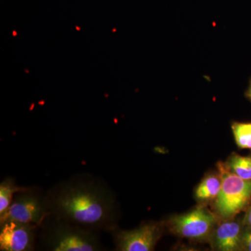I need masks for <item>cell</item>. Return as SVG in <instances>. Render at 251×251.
<instances>
[{"instance_id": "1", "label": "cell", "mask_w": 251, "mask_h": 251, "mask_svg": "<svg viewBox=\"0 0 251 251\" xmlns=\"http://www.w3.org/2000/svg\"><path fill=\"white\" fill-rule=\"evenodd\" d=\"M50 215L94 232L116 228L117 201L103 180L80 174L47 192Z\"/></svg>"}, {"instance_id": "2", "label": "cell", "mask_w": 251, "mask_h": 251, "mask_svg": "<svg viewBox=\"0 0 251 251\" xmlns=\"http://www.w3.org/2000/svg\"><path fill=\"white\" fill-rule=\"evenodd\" d=\"M41 244L51 251H99L98 232L49 215L41 225Z\"/></svg>"}, {"instance_id": "3", "label": "cell", "mask_w": 251, "mask_h": 251, "mask_svg": "<svg viewBox=\"0 0 251 251\" xmlns=\"http://www.w3.org/2000/svg\"><path fill=\"white\" fill-rule=\"evenodd\" d=\"M222 187L213 202L214 211L221 220L235 218L251 204V180H244L229 172L224 162L217 163Z\"/></svg>"}, {"instance_id": "4", "label": "cell", "mask_w": 251, "mask_h": 251, "mask_svg": "<svg viewBox=\"0 0 251 251\" xmlns=\"http://www.w3.org/2000/svg\"><path fill=\"white\" fill-rule=\"evenodd\" d=\"M50 215L47 193L36 187H25L14 196L7 210L0 215V224L8 221L41 225Z\"/></svg>"}, {"instance_id": "5", "label": "cell", "mask_w": 251, "mask_h": 251, "mask_svg": "<svg viewBox=\"0 0 251 251\" xmlns=\"http://www.w3.org/2000/svg\"><path fill=\"white\" fill-rule=\"evenodd\" d=\"M220 221L221 219L214 211L204 205H200L186 214L173 216L168 220L167 226L178 237L204 242L209 241Z\"/></svg>"}, {"instance_id": "6", "label": "cell", "mask_w": 251, "mask_h": 251, "mask_svg": "<svg viewBox=\"0 0 251 251\" xmlns=\"http://www.w3.org/2000/svg\"><path fill=\"white\" fill-rule=\"evenodd\" d=\"M164 227L163 222L151 221L130 230H122L117 227L110 232L117 251H151L161 239Z\"/></svg>"}, {"instance_id": "7", "label": "cell", "mask_w": 251, "mask_h": 251, "mask_svg": "<svg viewBox=\"0 0 251 251\" xmlns=\"http://www.w3.org/2000/svg\"><path fill=\"white\" fill-rule=\"evenodd\" d=\"M37 225L8 221L0 224V250L31 251L35 249Z\"/></svg>"}, {"instance_id": "8", "label": "cell", "mask_w": 251, "mask_h": 251, "mask_svg": "<svg viewBox=\"0 0 251 251\" xmlns=\"http://www.w3.org/2000/svg\"><path fill=\"white\" fill-rule=\"evenodd\" d=\"M242 221L234 219L221 220L213 231L209 241L214 250L242 251Z\"/></svg>"}, {"instance_id": "9", "label": "cell", "mask_w": 251, "mask_h": 251, "mask_svg": "<svg viewBox=\"0 0 251 251\" xmlns=\"http://www.w3.org/2000/svg\"><path fill=\"white\" fill-rule=\"evenodd\" d=\"M222 187V178L218 174H209L203 178L195 191V197L199 202H214Z\"/></svg>"}, {"instance_id": "10", "label": "cell", "mask_w": 251, "mask_h": 251, "mask_svg": "<svg viewBox=\"0 0 251 251\" xmlns=\"http://www.w3.org/2000/svg\"><path fill=\"white\" fill-rule=\"evenodd\" d=\"M224 163L231 173L243 179L251 180V155L243 156L232 153Z\"/></svg>"}, {"instance_id": "11", "label": "cell", "mask_w": 251, "mask_h": 251, "mask_svg": "<svg viewBox=\"0 0 251 251\" xmlns=\"http://www.w3.org/2000/svg\"><path fill=\"white\" fill-rule=\"evenodd\" d=\"M25 188L18 186L14 178L6 177L1 181L0 184V215L7 210L16 193Z\"/></svg>"}, {"instance_id": "12", "label": "cell", "mask_w": 251, "mask_h": 251, "mask_svg": "<svg viewBox=\"0 0 251 251\" xmlns=\"http://www.w3.org/2000/svg\"><path fill=\"white\" fill-rule=\"evenodd\" d=\"M231 128L237 146L242 150H251V122H234Z\"/></svg>"}, {"instance_id": "13", "label": "cell", "mask_w": 251, "mask_h": 251, "mask_svg": "<svg viewBox=\"0 0 251 251\" xmlns=\"http://www.w3.org/2000/svg\"><path fill=\"white\" fill-rule=\"evenodd\" d=\"M242 251H251V228L244 226L242 234Z\"/></svg>"}, {"instance_id": "14", "label": "cell", "mask_w": 251, "mask_h": 251, "mask_svg": "<svg viewBox=\"0 0 251 251\" xmlns=\"http://www.w3.org/2000/svg\"><path fill=\"white\" fill-rule=\"evenodd\" d=\"M242 222L244 226H248L251 228V204L247 209V213H246Z\"/></svg>"}, {"instance_id": "15", "label": "cell", "mask_w": 251, "mask_h": 251, "mask_svg": "<svg viewBox=\"0 0 251 251\" xmlns=\"http://www.w3.org/2000/svg\"><path fill=\"white\" fill-rule=\"evenodd\" d=\"M244 95H245L246 98H247L250 100L251 103V78L250 82H249V87H248L247 90H246Z\"/></svg>"}]
</instances>
